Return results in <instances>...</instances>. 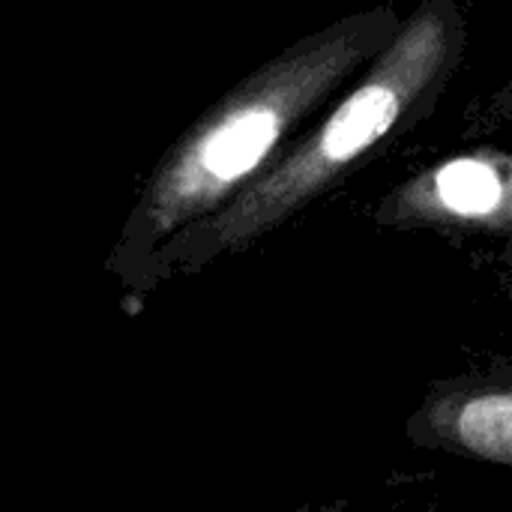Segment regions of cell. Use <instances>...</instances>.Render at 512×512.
Returning a JSON list of instances; mask_svg holds the SVG:
<instances>
[{
	"label": "cell",
	"mask_w": 512,
	"mask_h": 512,
	"mask_svg": "<svg viewBox=\"0 0 512 512\" xmlns=\"http://www.w3.org/2000/svg\"><path fill=\"white\" fill-rule=\"evenodd\" d=\"M396 114H399V102L387 87H381V84L363 87L330 120V126L324 132V153L330 159L357 156L363 147L378 141L393 126Z\"/></svg>",
	"instance_id": "6da1fadb"
},
{
	"label": "cell",
	"mask_w": 512,
	"mask_h": 512,
	"mask_svg": "<svg viewBox=\"0 0 512 512\" xmlns=\"http://www.w3.org/2000/svg\"><path fill=\"white\" fill-rule=\"evenodd\" d=\"M276 132H279V123L270 111H249L225 123L204 144L201 162L210 174L222 180H234L252 171L264 159V153L276 141Z\"/></svg>",
	"instance_id": "7a4b0ae2"
},
{
	"label": "cell",
	"mask_w": 512,
	"mask_h": 512,
	"mask_svg": "<svg viewBox=\"0 0 512 512\" xmlns=\"http://www.w3.org/2000/svg\"><path fill=\"white\" fill-rule=\"evenodd\" d=\"M459 441L495 462L512 465V393L471 399L459 411Z\"/></svg>",
	"instance_id": "3957f363"
},
{
	"label": "cell",
	"mask_w": 512,
	"mask_h": 512,
	"mask_svg": "<svg viewBox=\"0 0 512 512\" xmlns=\"http://www.w3.org/2000/svg\"><path fill=\"white\" fill-rule=\"evenodd\" d=\"M438 198L462 216H483L498 207L504 189L498 174L477 159H456L438 171Z\"/></svg>",
	"instance_id": "277c9868"
}]
</instances>
